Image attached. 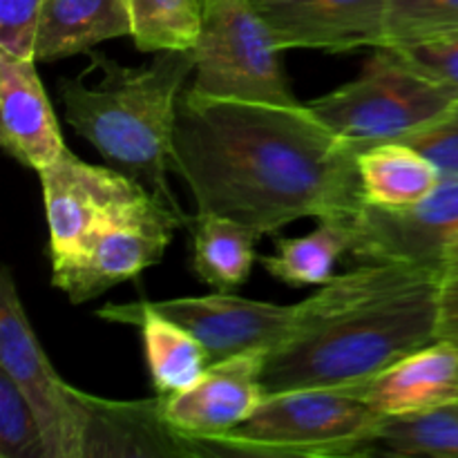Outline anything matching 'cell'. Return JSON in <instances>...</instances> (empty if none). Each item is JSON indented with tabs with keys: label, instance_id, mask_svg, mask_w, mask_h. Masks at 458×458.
<instances>
[{
	"label": "cell",
	"instance_id": "6da1fadb",
	"mask_svg": "<svg viewBox=\"0 0 458 458\" xmlns=\"http://www.w3.org/2000/svg\"><path fill=\"white\" fill-rule=\"evenodd\" d=\"M173 170L186 182L197 213L228 217L258 235L302 217L349 224L365 204L356 148L302 103L183 89Z\"/></svg>",
	"mask_w": 458,
	"mask_h": 458
},
{
	"label": "cell",
	"instance_id": "7a4b0ae2",
	"mask_svg": "<svg viewBox=\"0 0 458 458\" xmlns=\"http://www.w3.org/2000/svg\"><path fill=\"white\" fill-rule=\"evenodd\" d=\"M441 268L365 262L298 304L289 338L267 353L264 392L349 387L441 340Z\"/></svg>",
	"mask_w": 458,
	"mask_h": 458
},
{
	"label": "cell",
	"instance_id": "3957f363",
	"mask_svg": "<svg viewBox=\"0 0 458 458\" xmlns=\"http://www.w3.org/2000/svg\"><path fill=\"white\" fill-rule=\"evenodd\" d=\"M89 56L101 79L88 83L81 72L58 83L67 123L110 168L128 174L161 204L188 217L170 192L168 168H173L179 98L195 72V52H159L146 67H123L94 49Z\"/></svg>",
	"mask_w": 458,
	"mask_h": 458
},
{
	"label": "cell",
	"instance_id": "277c9868",
	"mask_svg": "<svg viewBox=\"0 0 458 458\" xmlns=\"http://www.w3.org/2000/svg\"><path fill=\"white\" fill-rule=\"evenodd\" d=\"M387 416L340 387L267 394L242 425L208 443L210 452L262 456H371Z\"/></svg>",
	"mask_w": 458,
	"mask_h": 458
},
{
	"label": "cell",
	"instance_id": "5b68a950",
	"mask_svg": "<svg viewBox=\"0 0 458 458\" xmlns=\"http://www.w3.org/2000/svg\"><path fill=\"white\" fill-rule=\"evenodd\" d=\"M454 98L407 67L387 47H376L360 74L343 88L309 103L343 141L356 148L401 141L441 116Z\"/></svg>",
	"mask_w": 458,
	"mask_h": 458
},
{
	"label": "cell",
	"instance_id": "8992f818",
	"mask_svg": "<svg viewBox=\"0 0 458 458\" xmlns=\"http://www.w3.org/2000/svg\"><path fill=\"white\" fill-rule=\"evenodd\" d=\"M201 4L204 21L192 47V89L235 101L300 103L282 70V49L255 0H201Z\"/></svg>",
	"mask_w": 458,
	"mask_h": 458
},
{
	"label": "cell",
	"instance_id": "52a82bcc",
	"mask_svg": "<svg viewBox=\"0 0 458 458\" xmlns=\"http://www.w3.org/2000/svg\"><path fill=\"white\" fill-rule=\"evenodd\" d=\"M0 369L34 410L49 458H85L92 420L88 394L70 387L54 369L7 267L0 276Z\"/></svg>",
	"mask_w": 458,
	"mask_h": 458
},
{
	"label": "cell",
	"instance_id": "ba28073f",
	"mask_svg": "<svg viewBox=\"0 0 458 458\" xmlns=\"http://www.w3.org/2000/svg\"><path fill=\"white\" fill-rule=\"evenodd\" d=\"M188 224L157 197H146L98 226L74 255L54 262L52 284L72 304L89 302L159 262L174 228Z\"/></svg>",
	"mask_w": 458,
	"mask_h": 458
},
{
	"label": "cell",
	"instance_id": "9c48e42d",
	"mask_svg": "<svg viewBox=\"0 0 458 458\" xmlns=\"http://www.w3.org/2000/svg\"><path fill=\"white\" fill-rule=\"evenodd\" d=\"M49 228V259L74 255L107 219L132 208L150 192L114 168L81 161L70 150L40 170ZM155 197V195H152Z\"/></svg>",
	"mask_w": 458,
	"mask_h": 458
},
{
	"label": "cell",
	"instance_id": "30bf717a",
	"mask_svg": "<svg viewBox=\"0 0 458 458\" xmlns=\"http://www.w3.org/2000/svg\"><path fill=\"white\" fill-rule=\"evenodd\" d=\"M161 316L191 331L208 353L210 365L240 353H271L293 331L298 304L280 307L215 291L201 298H173L148 302Z\"/></svg>",
	"mask_w": 458,
	"mask_h": 458
},
{
	"label": "cell",
	"instance_id": "8fae6325",
	"mask_svg": "<svg viewBox=\"0 0 458 458\" xmlns=\"http://www.w3.org/2000/svg\"><path fill=\"white\" fill-rule=\"evenodd\" d=\"M352 255L362 262H405L441 268L443 246L458 226V179H441L437 191L405 210L362 204L352 219Z\"/></svg>",
	"mask_w": 458,
	"mask_h": 458
},
{
	"label": "cell",
	"instance_id": "7c38bea8",
	"mask_svg": "<svg viewBox=\"0 0 458 458\" xmlns=\"http://www.w3.org/2000/svg\"><path fill=\"white\" fill-rule=\"evenodd\" d=\"M264 362L267 353L262 352L240 353L208 365L201 378L183 392L159 396L170 428L208 450L210 441L235 429L262 405L267 396Z\"/></svg>",
	"mask_w": 458,
	"mask_h": 458
},
{
	"label": "cell",
	"instance_id": "4fadbf2b",
	"mask_svg": "<svg viewBox=\"0 0 458 458\" xmlns=\"http://www.w3.org/2000/svg\"><path fill=\"white\" fill-rule=\"evenodd\" d=\"M277 47L343 54L387 43L389 0H255Z\"/></svg>",
	"mask_w": 458,
	"mask_h": 458
},
{
	"label": "cell",
	"instance_id": "5bb4252c",
	"mask_svg": "<svg viewBox=\"0 0 458 458\" xmlns=\"http://www.w3.org/2000/svg\"><path fill=\"white\" fill-rule=\"evenodd\" d=\"M0 141L9 157L36 173L67 150L34 58L0 52Z\"/></svg>",
	"mask_w": 458,
	"mask_h": 458
},
{
	"label": "cell",
	"instance_id": "9a60e30c",
	"mask_svg": "<svg viewBox=\"0 0 458 458\" xmlns=\"http://www.w3.org/2000/svg\"><path fill=\"white\" fill-rule=\"evenodd\" d=\"M383 416H407L458 403V344L437 340L369 378L340 387Z\"/></svg>",
	"mask_w": 458,
	"mask_h": 458
},
{
	"label": "cell",
	"instance_id": "2e32d148",
	"mask_svg": "<svg viewBox=\"0 0 458 458\" xmlns=\"http://www.w3.org/2000/svg\"><path fill=\"white\" fill-rule=\"evenodd\" d=\"M92 407L88 450L89 456H148V454H210L199 441L173 429L161 411V401L106 403L88 396Z\"/></svg>",
	"mask_w": 458,
	"mask_h": 458
},
{
	"label": "cell",
	"instance_id": "e0dca14e",
	"mask_svg": "<svg viewBox=\"0 0 458 458\" xmlns=\"http://www.w3.org/2000/svg\"><path fill=\"white\" fill-rule=\"evenodd\" d=\"M97 316L101 320L134 325L141 329L148 369L157 396L183 392L208 369L210 360L204 344L182 325L150 309L146 300L130 304H106L98 309Z\"/></svg>",
	"mask_w": 458,
	"mask_h": 458
},
{
	"label": "cell",
	"instance_id": "ac0fdd59",
	"mask_svg": "<svg viewBox=\"0 0 458 458\" xmlns=\"http://www.w3.org/2000/svg\"><path fill=\"white\" fill-rule=\"evenodd\" d=\"M125 0H45L34 43V61L52 63L89 54L98 43L130 36Z\"/></svg>",
	"mask_w": 458,
	"mask_h": 458
},
{
	"label": "cell",
	"instance_id": "d6986e66",
	"mask_svg": "<svg viewBox=\"0 0 458 458\" xmlns=\"http://www.w3.org/2000/svg\"><path fill=\"white\" fill-rule=\"evenodd\" d=\"M365 204L383 210H405L428 199L441 183V173L420 150L387 141L358 152Z\"/></svg>",
	"mask_w": 458,
	"mask_h": 458
},
{
	"label": "cell",
	"instance_id": "ffe728a7",
	"mask_svg": "<svg viewBox=\"0 0 458 458\" xmlns=\"http://www.w3.org/2000/svg\"><path fill=\"white\" fill-rule=\"evenodd\" d=\"M192 228V271L215 291H233L249 277L258 262L255 244L262 235L219 215L197 213Z\"/></svg>",
	"mask_w": 458,
	"mask_h": 458
},
{
	"label": "cell",
	"instance_id": "44dd1931",
	"mask_svg": "<svg viewBox=\"0 0 458 458\" xmlns=\"http://www.w3.org/2000/svg\"><path fill=\"white\" fill-rule=\"evenodd\" d=\"M353 240L352 224L320 219V226L309 235L277 240L276 253L259 258V262L286 286H322L334 277L335 262L352 253Z\"/></svg>",
	"mask_w": 458,
	"mask_h": 458
},
{
	"label": "cell",
	"instance_id": "7402d4cb",
	"mask_svg": "<svg viewBox=\"0 0 458 458\" xmlns=\"http://www.w3.org/2000/svg\"><path fill=\"white\" fill-rule=\"evenodd\" d=\"M134 47L143 54L195 47L204 21L201 0H125Z\"/></svg>",
	"mask_w": 458,
	"mask_h": 458
},
{
	"label": "cell",
	"instance_id": "603a6c76",
	"mask_svg": "<svg viewBox=\"0 0 458 458\" xmlns=\"http://www.w3.org/2000/svg\"><path fill=\"white\" fill-rule=\"evenodd\" d=\"M374 454L458 458V403L420 414L387 416Z\"/></svg>",
	"mask_w": 458,
	"mask_h": 458
},
{
	"label": "cell",
	"instance_id": "cb8c5ba5",
	"mask_svg": "<svg viewBox=\"0 0 458 458\" xmlns=\"http://www.w3.org/2000/svg\"><path fill=\"white\" fill-rule=\"evenodd\" d=\"M0 458H49L34 410L0 369Z\"/></svg>",
	"mask_w": 458,
	"mask_h": 458
},
{
	"label": "cell",
	"instance_id": "d4e9b609",
	"mask_svg": "<svg viewBox=\"0 0 458 458\" xmlns=\"http://www.w3.org/2000/svg\"><path fill=\"white\" fill-rule=\"evenodd\" d=\"M383 47L458 101V30L416 40H396Z\"/></svg>",
	"mask_w": 458,
	"mask_h": 458
},
{
	"label": "cell",
	"instance_id": "484cf974",
	"mask_svg": "<svg viewBox=\"0 0 458 458\" xmlns=\"http://www.w3.org/2000/svg\"><path fill=\"white\" fill-rule=\"evenodd\" d=\"M454 30H458V0H389L387 43Z\"/></svg>",
	"mask_w": 458,
	"mask_h": 458
},
{
	"label": "cell",
	"instance_id": "4316f807",
	"mask_svg": "<svg viewBox=\"0 0 458 458\" xmlns=\"http://www.w3.org/2000/svg\"><path fill=\"white\" fill-rule=\"evenodd\" d=\"M401 141L423 152L443 179H458V103Z\"/></svg>",
	"mask_w": 458,
	"mask_h": 458
},
{
	"label": "cell",
	"instance_id": "83f0119b",
	"mask_svg": "<svg viewBox=\"0 0 458 458\" xmlns=\"http://www.w3.org/2000/svg\"><path fill=\"white\" fill-rule=\"evenodd\" d=\"M45 0H0V52L34 58Z\"/></svg>",
	"mask_w": 458,
	"mask_h": 458
},
{
	"label": "cell",
	"instance_id": "f1b7e54d",
	"mask_svg": "<svg viewBox=\"0 0 458 458\" xmlns=\"http://www.w3.org/2000/svg\"><path fill=\"white\" fill-rule=\"evenodd\" d=\"M441 340H452L458 344V277L443 282L441 293Z\"/></svg>",
	"mask_w": 458,
	"mask_h": 458
},
{
	"label": "cell",
	"instance_id": "f546056e",
	"mask_svg": "<svg viewBox=\"0 0 458 458\" xmlns=\"http://www.w3.org/2000/svg\"><path fill=\"white\" fill-rule=\"evenodd\" d=\"M441 273L445 280L458 277V226L450 233L443 246V258H441Z\"/></svg>",
	"mask_w": 458,
	"mask_h": 458
}]
</instances>
